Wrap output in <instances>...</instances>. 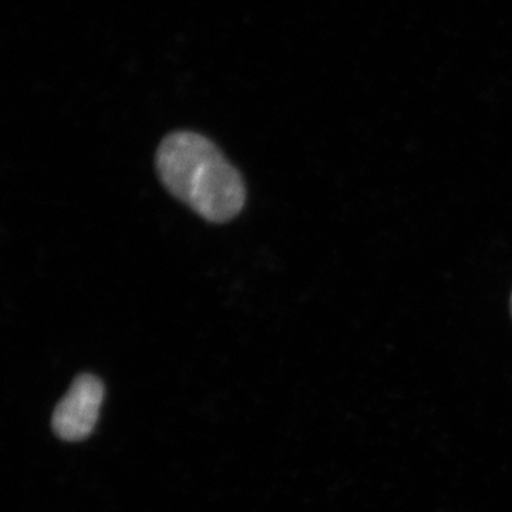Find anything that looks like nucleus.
<instances>
[{"label": "nucleus", "mask_w": 512, "mask_h": 512, "mask_svg": "<svg viewBox=\"0 0 512 512\" xmlns=\"http://www.w3.org/2000/svg\"><path fill=\"white\" fill-rule=\"evenodd\" d=\"M157 171L168 191L210 222L234 220L247 200L237 168L208 138L177 131L157 151Z\"/></svg>", "instance_id": "nucleus-1"}, {"label": "nucleus", "mask_w": 512, "mask_h": 512, "mask_svg": "<svg viewBox=\"0 0 512 512\" xmlns=\"http://www.w3.org/2000/svg\"><path fill=\"white\" fill-rule=\"evenodd\" d=\"M511 315H512V295H511Z\"/></svg>", "instance_id": "nucleus-3"}, {"label": "nucleus", "mask_w": 512, "mask_h": 512, "mask_svg": "<svg viewBox=\"0 0 512 512\" xmlns=\"http://www.w3.org/2000/svg\"><path fill=\"white\" fill-rule=\"evenodd\" d=\"M104 384L94 375H80L57 404L52 417L53 431L60 440L79 443L93 433L104 402Z\"/></svg>", "instance_id": "nucleus-2"}]
</instances>
